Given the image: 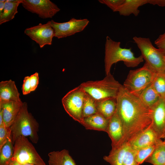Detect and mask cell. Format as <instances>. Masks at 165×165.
<instances>
[{
    "label": "cell",
    "instance_id": "6da1fadb",
    "mask_svg": "<svg viewBox=\"0 0 165 165\" xmlns=\"http://www.w3.org/2000/svg\"><path fill=\"white\" fill-rule=\"evenodd\" d=\"M116 99V113L123 129V144L128 143L151 126L152 110L123 85Z\"/></svg>",
    "mask_w": 165,
    "mask_h": 165
},
{
    "label": "cell",
    "instance_id": "7a4b0ae2",
    "mask_svg": "<svg viewBox=\"0 0 165 165\" xmlns=\"http://www.w3.org/2000/svg\"><path fill=\"white\" fill-rule=\"evenodd\" d=\"M142 56L136 57L131 48L120 47V42L112 40L108 36L106 37L105 44V71L106 75L110 73L112 65L119 61H123L128 68L137 66L143 61Z\"/></svg>",
    "mask_w": 165,
    "mask_h": 165
},
{
    "label": "cell",
    "instance_id": "3957f363",
    "mask_svg": "<svg viewBox=\"0 0 165 165\" xmlns=\"http://www.w3.org/2000/svg\"><path fill=\"white\" fill-rule=\"evenodd\" d=\"M79 85L86 94L97 101L116 98L122 85L110 73L102 80L89 81Z\"/></svg>",
    "mask_w": 165,
    "mask_h": 165
},
{
    "label": "cell",
    "instance_id": "277c9868",
    "mask_svg": "<svg viewBox=\"0 0 165 165\" xmlns=\"http://www.w3.org/2000/svg\"><path fill=\"white\" fill-rule=\"evenodd\" d=\"M10 128L13 144L16 139L21 136L28 137L33 143L38 142L39 124L28 112L26 102L23 103L19 113Z\"/></svg>",
    "mask_w": 165,
    "mask_h": 165
},
{
    "label": "cell",
    "instance_id": "5b68a950",
    "mask_svg": "<svg viewBox=\"0 0 165 165\" xmlns=\"http://www.w3.org/2000/svg\"><path fill=\"white\" fill-rule=\"evenodd\" d=\"M133 39L140 49L145 63L156 74L163 73L165 49L154 47L149 38L134 36Z\"/></svg>",
    "mask_w": 165,
    "mask_h": 165
},
{
    "label": "cell",
    "instance_id": "8992f818",
    "mask_svg": "<svg viewBox=\"0 0 165 165\" xmlns=\"http://www.w3.org/2000/svg\"><path fill=\"white\" fill-rule=\"evenodd\" d=\"M156 74L145 63L141 68L130 70L123 85L129 93L139 97L152 83Z\"/></svg>",
    "mask_w": 165,
    "mask_h": 165
},
{
    "label": "cell",
    "instance_id": "52a82bcc",
    "mask_svg": "<svg viewBox=\"0 0 165 165\" xmlns=\"http://www.w3.org/2000/svg\"><path fill=\"white\" fill-rule=\"evenodd\" d=\"M12 159L22 164L28 163L46 165L31 143L26 137L22 136L17 137L14 143Z\"/></svg>",
    "mask_w": 165,
    "mask_h": 165
},
{
    "label": "cell",
    "instance_id": "ba28073f",
    "mask_svg": "<svg viewBox=\"0 0 165 165\" xmlns=\"http://www.w3.org/2000/svg\"><path fill=\"white\" fill-rule=\"evenodd\" d=\"M86 93L80 86L68 92L62 98V103L67 113L81 124L82 122V108Z\"/></svg>",
    "mask_w": 165,
    "mask_h": 165
},
{
    "label": "cell",
    "instance_id": "9c48e42d",
    "mask_svg": "<svg viewBox=\"0 0 165 165\" xmlns=\"http://www.w3.org/2000/svg\"><path fill=\"white\" fill-rule=\"evenodd\" d=\"M24 33L38 44L40 48L46 45H51L55 32L52 26L51 21L46 23H39L36 26L26 28Z\"/></svg>",
    "mask_w": 165,
    "mask_h": 165
},
{
    "label": "cell",
    "instance_id": "30bf717a",
    "mask_svg": "<svg viewBox=\"0 0 165 165\" xmlns=\"http://www.w3.org/2000/svg\"><path fill=\"white\" fill-rule=\"evenodd\" d=\"M51 24L55 32V37L58 38L66 37L81 32L88 24L87 19H71L68 21L63 23L57 22L51 20Z\"/></svg>",
    "mask_w": 165,
    "mask_h": 165
},
{
    "label": "cell",
    "instance_id": "8fae6325",
    "mask_svg": "<svg viewBox=\"0 0 165 165\" xmlns=\"http://www.w3.org/2000/svg\"><path fill=\"white\" fill-rule=\"evenodd\" d=\"M21 4L26 9L43 19L52 18L60 10L49 0H22Z\"/></svg>",
    "mask_w": 165,
    "mask_h": 165
},
{
    "label": "cell",
    "instance_id": "7c38bea8",
    "mask_svg": "<svg viewBox=\"0 0 165 165\" xmlns=\"http://www.w3.org/2000/svg\"><path fill=\"white\" fill-rule=\"evenodd\" d=\"M151 127L158 138L165 137V99L161 98L151 108Z\"/></svg>",
    "mask_w": 165,
    "mask_h": 165
},
{
    "label": "cell",
    "instance_id": "4fadbf2b",
    "mask_svg": "<svg viewBox=\"0 0 165 165\" xmlns=\"http://www.w3.org/2000/svg\"><path fill=\"white\" fill-rule=\"evenodd\" d=\"M106 132L111 140L112 149L117 148L124 144L123 126L116 112L109 120Z\"/></svg>",
    "mask_w": 165,
    "mask_h": 165
},
{
    "label": "cell",
    "instance_id": "5bb4252c",
    "mask_svg": "<svg viewBox=\"0 0 165 165\" xmlns=\"http://www.w3.org/2000/svg\"><path fill=\"white\" fill-rule=\"evenodd\" d=\"M159 139L151 126L128 143L132 148L137 151L143 147L155 145Z\"/></svg>",
    "mask_w": 165,
    "mask_h": 165
},
{
    "label": "cell",
    "instance_id": "9a60e30c",
    "mask_svg": "<svg viewBox=\"0 0 165 165\" xmlns=\"http://www.w3.org/2000/svg\"><path fill=\"white\" fill-rule=\"evenodd\" d=\"M23 103L21 101L0 103V108L2 111L3 120L6 126L10 127L12 125L19 113Z\"/></svg>",
    "mask_w": 165,
    "mask_h": 165
},
{
    "label": "cell",
    "instance_id": "2e32d148",
    "mask_svg": "<svg viewBox=\"0 0 165 165\" xmlns=\"http://www.w3.org/2000/svg\"><path fill=\"white\" fill-rule=\"evenodd\" d=\"M21 101L15 82L10 79L0 82V103Z\"/></svg>",
    "mask_w": 165,
    "mask_h": 165
},
{
    "label": "cell",
    "instance_id": "e0dca14e",
    "mask_svg": "<svg viewBox=\"0 0 165 165\" xmlns=\"http://www.w3.org/2000/svg\"><path fill=\"white\" fill-rule=\"evenodd\" d=\"M109 120L97 113L83 119L81 124L86 130L106 132Z\"/></svg>",
    "mask_w": 165,
    "mask_h": 165
},
{
    "label": "cell",
    "instance_id": "ac0fdd59",
    "mask_svg": "<svg viewBox=\"0 0 165 165\" xmlns=\"http://www.w3.org/2000/svg\"><path fill=\"white\" fill-rule=\"evenodd\" d=\"M49 165H76L68 150L53 151L48 154Z\"/></svg>",
    "mask_w": 165,
    "mask_h": 165
},
{
    "label": "cell",
    "instance_id": "d6986e66",
    "mask_svg": "<svg viewBox=\"0 0 165 165\" xmlns=\"http://www.w3.org/2000/svg\"><path fill=\"white\" fill-rule=\"evenodd\" d=\"M146 4H148V0H124L116 12L120 15L125 16L133 14L137 16L140 13L139 7Z\"/></svg>",
    "mask_w": 165,
    "mask_h": 165
},
{
    "label": "cell",
    "instance_id": "ffe728a7",
    "mask_svg": "<svg viewBox=\"0 0 165 165\" xmlns=\"http://www.w3.org/2000/svg\"><path fill=\"white\" fill-rule=\"evenodd\" d=\"M97 113L109 120L116 112V98H110L96 101Z\"/></svg>",
    "mask_w": 165,
    "mask_h": 165
},
{
    "label": "cell",
    "instance_id": "44dd1931",
    "mask_svg": "<svg viewBox=\"0 0 165 165\" xmlns=\"http://www.w3.org/2000/svg\"><path fill=\"white\" fill-rule=\"evenodd\" d=\"M145 162L153 165H165V144L161 139L155 144L153 152Z\"/></svg>",
    "mask_w": 165,
    "mask_h": 165
},
{
    "label": "cell",
    "instance_id": "7402d4cb",
    "mask_svg": "<svg viewBox=\"0 0 165 165\" xmlns=\"http://www.w3.org/2000/svg\"><path fill=\"white\" fill-rule=\"evenodd\" d=\"M22 0H6L2 13L0 14V24L13 19L18 13L17 8Z\"/></svg>",
    "mask_w": 165,
    "mask_h": 165
},
{
    "label": "cell",
    "instance_id": "603a6c76",
    "mask_svg": "<svg viewBox=\"0 0 165 165\" xmlns=\"http://www.w3.org/2000/svg\"><path fill=\"white\" fill-rule=\"evenodd\" d=\"M128 145L126 143L119 147L112 149L109 154L105 156L103 159L110 165H122L123 156Z\"/></svg>",
    "mask_w": 165,
    "mask_h": 165
},
{
    "label": "cell",
    "instance_id": "cb8c5ba5",
    "mask_svg": "<svg viewBox=\"0 0 165 165\" xmlns=\"http://www.w3.org/2000/svg\"><path fill=\"white\" fill-rule=\"evenodd\" d=\"M139 97L145 105L150 108L161 99L152 83L141 92Z\"/></svg>",
    "mask_w": 165,
    "mask_h": 165
},
{
    "label": "cell",
    "instance_id": "d4e9b609",
    "mask_svg": "<svg viewBox=\"0 0 165 165\" xmlns=\"http://www.w3.org/2000/svg\"><path fill=\"white\" fill-rule=\"evenodd\" d=\"M13 146L11 138L0 148V165H5L12 159L13 154Z\"/></svg>",
    "mask_w": 165,
    "mask_h": 165
},
{
    "label": "cell",
    "instance_id": "484cf974",
    "mask_svg": "<svg viewBox=\"0 0 165 165\" xmlns=\"http://www.w3.org/2000/svg\"><path fill=\"white\" fill-rule=\"evenodd\" d=\"M97 113L96 101L86 94L82 108L83 118Z\"/></svg>",
    "mask_w": 165,
    "mask_h": 165
},
{
    "label": "cell",
    "instance_id": "4316f807",
    "mask_svg": "<svg viewBox=\"0 0 165 165\" xmlns=\"http://www.w3.org/2000/svg\"><path fill=\"white\" fill-rule=\"evenodd\" d=\"M152 84L161 98L165 99V74H156Z\"/></svg>",
    "mask_w": 165,
    "mask_h": 165
},
{
    "label": "cell",
    "instance_id": "83f0119b",
    "mask_svg": "<svg viewBox=\"0 0 165 165\" xmlns=\"http://www.w3.org/2000/svg\"><path fill=\"white\" fill-rule=\"evenodd\" d=\"M155 145H151L140 148L136 151V159L139 164H142L153 152Z\"/></svg>",
    "mask_w": 165,
    "mask_h": 165
},
{
    "label": "cell",
    "instance_id": "f1b7e54d",
    "mask_svg": "<svg viewBox=\"0 0 165 165\" xmlns=\"http://www.w3.org/2000/svg\"><path fill=\"white\" fill-rule=\"evenodd\" d=\"M136 151L132 148L129 143L125 152L122 165H140L136 159Z\"/></svg>",
    "mask_w": 165,
    "mask_h": 165
},
{
    "label": "cell",
    "instance_id": "f546056e",
    "mask_svg": "<svg viewBox=\"0 0 165 165\" xmlns=\"http://www.w3.org/2000/svg\"><path fill=\"white\" fill-rule=\"evenodd\" d=\"M12 138L10 127L5 125L0 126V148L7 142L8 139Z\"/></svg>",
    "mask_w": 165,
    "mask_h": 165
},
{
    "label": "cell",
    "instance_id": "4dcf8cb0",
    "mask_svg": "<svg viewBox=\"0 0 165 165\" xmlns=\"http://www.w3.org/2000/svg\"><path fill=\"white\" fill-rule=\"evenodd\" d=\"M101 3L106 5L113 12H116L118 9L123 3L124 0H99Z\"/></svg>",
    "mask_w": 165,
    "mask_h": 165
},
{
    "label": "cell",
    "instance_id": "1f68e13d",
    "mask_svg": "<svg viewBox=\"0 0 165 165\" xmlns=\"http://www.w3.org/2000/svg\"><path fill=\"white\" fill-rule=\"evenodd\" d=\"M39 82L38 74L35 72L30 76V82L31 92L35 90L37 88Z\"/></svg>",
    "mask_w": 165,
    "mask_h": 165
},
{
    "label": "cell",
    "instance_id": "d6a6232c",
    "mask_svg": "<svg viewBox=\"0 0 165 165\" xmlns=\"http://www.w3.org/2000/svg\"><path fill=\"white\" fill-rule=\"evenodd\" d=\"M22 89L23 95L28 94L31 92L30 76H27L24 78Z\"/></svg>",
    "mask_w": 165,
    "mask_h": 165
},
{
    "label": "cell",
    "instance_id": "836d02e7",
    "mask_svg": "<svg viewBox=\"0 0 165 165\" xmlns=\"http://www.w3.org/2000/svg\"><path fill=\"white\" fill-rule=\"evenodd\" d=\"M154 43L158 48L165 49V32L159 36Z\"/></svg>",
    "mask_w": 165,
    "mask_h": 165
},
{
    "label": "cell",
    "instance_id": "e575fe53",
    "mask_svg": "<svg viewBox=\"0 0 165 165\" xmlns=\"http://www.w3.org/2000/svg\"><path fill=\"white\" fill-rule=\"evenodd\" d=\"M148 3L160 6H165V0H148Z\"/></svg>",
    "mask_w": 165,
    "mask_h": 165
},
{
    "label": "cell",
    "instance_id": "d590c367",
    "mask_svg": "<svg viewBox=\"0 0 165 165\" xmlns=\"http://www.w3.org/2000/svg\"><path fill=\"white\" fill-rule=\"evenodd\" d=\"M5 165H22V164L16 160L11 159Z\"/></svg>",
    "mask_w": 165,
    "mask_h": 165
},
{
    "label": "cell",
    "instance_id": "8d00e7d4",
    "mask_svg": "<svg viewBox=\"0 0 165 165\" xmlns=\"http://www.w3.org/2000/svg\"><path fill=\"white\" fill-rule=\"evenodd\" d=\"M6 2L5 0H0V14L2 13L4 10Z\"/></svg>",
    "mask_w": 165,
    "mask_h": 165
},
{
    "label": "cell",
    "instance_id": "74e56055",
    "mask_svg": "<svg viewBox=\"0 0 165 165\" xmlns=\"http://www.w3.org/2000/svg\"><path fill=\"white\" fill-rule=\"evenodd\" d=\"M5 125L4 123L2 111L1 108H0V126H2Z\"/></svg>",
    "mask_w": 165,
    "mask_h": 165
},
{
    "label": "cell",
    "instance_id": "f35d334b",
    "mask_svg": "<svg viewBox=\"0 0 165 165\" xmlns=\"http://www.w3.org/2000/svg\"><path fill=\"white\" fill-rule=\"evenodd\" d=\"M22 165H36L33 164L26 163H24V164H22Z\"/></svg>",
    "mask_w": 165,
    "mask_h": 165
},
{
    "label": "cell",
    "instance_id": "ab89813d",
    "mask_svg": "<svg viewBox=\"0 0 165 165\" xmlns=\"http://www.w3.org/2000/svg\"><path fill=\"white\" fill-rule=\"evenodd\" d=\"M163 73L165 74V66L164 69V72H163Z\"/></svg>",
    "mask_w": 165,
    "mask_h": 165
},
{
    "label": "cell",
    "instance_id": "60d3db41",
    "mask_svg": "<svg viewBox=\"0 0 165 165\" xmlns=\"http://www.w3.org/2000/svg\"><path fill=\"white\" fill-rule=\"evenodd\" d=\"M164 138V140L163 141L164 142V143L165 144V137Z\"/></svg>",
    "mask_w": 165,
    "mask_h": 165
}]
</instances>
